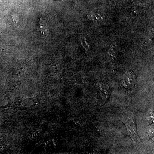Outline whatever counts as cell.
I'll return each instance as SVG.
<instances>
[{
  "label": "cell",
  "instance_id": "obj_1",
  "mask_svg": "<svg viewBox=\"0 0 154 154\" xmlns=\"http://www.w3.org/2000/svg\"><path fill=\"white\" fill-rule=\"evenodd\" d=\"M62 1H63V0H62Z\"/></svg>",
  "mask_w": 154,
  "mask_h": 154
}]
</instances>
